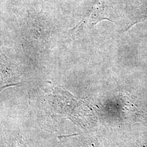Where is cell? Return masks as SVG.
Instances as JSON below:
<instances>
[{
	"label": "cell",
	"mask_w": 147,
	"mask_h": 147,
	"mask_svg": "<svg viewBox=\"0 0 147 147\" xmlns=\"http://www.w3.org/2000/svg\"><path fill=\"white\" fill-rule=\"evenodd\" d=\"M79 134H75L74 135H67V136H62L58 137V138H62V137H66L73 136H76V135H78Z\"/></svg>",
	"instance_id": "1"
}]
</instances>
